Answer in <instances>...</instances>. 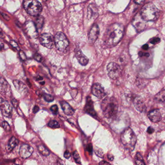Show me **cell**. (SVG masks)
<instances>
[{
    "instance_id": "obj_43",
    "label": "cell",
    "mask_w": 165,
    "mask_h": 165,
    "mask_svg": "<svg viewBox=\"0 0 165 165\" xmlns=\"http://www.w3.org/2000/svg\"><path fill=\"white\" fill-rule=\"evenodd\" d=\"M10 43H11V45L14 48H18V46L17 45L16 42H15L14 41H11Z\"/></svg>"
},
{
    "instance_id": "obj_45",
    "label": "cell",
    "mask_w": 165,
    "mask_h": 165,
    "mask_svg": "<svg viewBox=\"0 0 165 165\" xmlns=\"http://www.w3.org/2000/svg\"><path fill=\"white\" fill-rule=\"evenodd\" d=\"M107 157H108L109 159L110 160V161H112L113 159H114V157H113V155H111V154H109Z\"/></svg>"
},
{
    "instance_id": "obj_41",
    "label": "cell",
    "mask_w": 165,
    "mask_h": 165,
    "mask_svg": "<svg viewBox=\"0 0 165 165\" xmlns=\"http://www.w3.org/2000/svg\"><path fill=\"white\" fill-rule=\"evenodd\" d=\"M39 110V107L37 106H35L34 107V109H33V112L34 113H36Z\"/></svg>"
},
{
    "instance_id": "obj_23",
    "label": "cell",
    "mask_w": 165,
    "mask_h": 165,
    "mask_svg": "<svg viewBox=\"0 0 165 165\" xmlns=\"http://www.w3.org/2000/svg\"><path fill=\"white\" fill-rule=\"evenodd\" d=\"M37 148H38V151L40 154L43 156L47 157L50 154V152L44 145H40L38 146Z\"/></svg>"
},
{
    "instance_id": "obj_24",
    "label": "cell",
    "mask_w": 165,
    "mask_h": 165,
    "mask_svg": "<svg viewBox=\"0 0 165 165\" xmlns=\"http://www.w3.org/2000/svg\"><path fill=\"white\" fill-rule=\"evenodd\" d=\"M135 161L136 164L137 165H145V164L144 162L143 156L140 152H137L135 157Z\"/></svg>"
},
{
    "instance_id": "obj_32",
    "label": "cell",
    "mask_w": 165,
    "mask_h": 165,
    "mask_svg": "<svg viewBox=\"0 0 165 165\" xmlns=\"http://www.w3.org/2000/svg\"><path fill=\"white\" fill-rule=\"evenodd\" d=\"M50 110L53 114H57L58 112V106H57L56 105H54L51 106Z\"/></svg>"
},
{
    "instance_id": "obj_22",
    "label": "cell",
    "mask_w": 165,
    "mask_h": 165,
    "mask_svg": "<svg viewBox=\"0 0 165 165\" xmlns=\"http://www.w3.org/2000/svg\"><path fill=\"white\" fill-rule=\"evenodd\" d=\"M18 143H19V140L15 137H12L9 140L8 146L9 148L12 150L15 147H16L18 145Z\"/></svg>"
},
{
    "instance_id": "obj_33",
    "label": "cell",
    "mask_w": 165,
    "mask_h": 165,
    "mask_svg": "<svg viewBox=\"0 0 165 165\" xmlns=\"http://www.w3.org/2000/svg\"><path fill=\"white\" fill-rule=\"evenodd\" d=\"M19 55H20V58L22 61H25L26 59L25 54L24 53V52H23L22 51H20Z\"/></svg>"
},
{
    "instance_id": "obj_28",
    "label": "cell",
    "mask_w": 165,
    "mask_h": 165,
    "mask_svg": "<svg viewBox=\"0 0 165 165\" xmlns=\"http://www.w3.org/2000/svg\"><path fill=\"white\" fill-rule=\"evenodd\" d=\"M43 97L44 98V100L47 102H51L53 101L54 99L53 96H52V95L48 93H44L43 95Z\"/></svg>"
},
{
    "instance_id": "obj_7",
    "label": "cell",
    "mask_w": 165,
    "mask_h": 165,
    "mask_svg": "<svg viewBox=\"0 0 165 165\" xmlns=\"http://www.w3.org/2000/svg\"><path fill=\"white\" fill-rule=\"evenodd\" d=\"M107 70L109 77L113 80L117 79L121 75V67L115 62H110L107 65Z\"/></svg>"
},
{
    "instance_id": "obj_29",
    "label": "cell",
    "mask_w": 165,
    "mask_h": 165,
    "mask_svg": "<svg viewBox=\"0 0 165 165\" xmlns=\"http://www.w3.org/2000/svg\"><path fill=\"white\" fill-rule=\"evenodd\" d=\"M73 157L74 159L76 161L77 163L79 164H81V159L79 156V154L78 153V152L77 151H75L73 152Z\"/></svg>"
},
{
    "instance_id": "obj_44",
    "label": "cell",
    "mask_w": 165,
    "mask_h": 165,
    "mask_svg": "<svg viewBox=\"0 0 165 165\" xmlns=\"http://www.w3.org/2000/svg\"><path fill=\"white\" fill-rule=\"evenodd\" d=\"M2 15H3V17L7 20L10 19V18L8 17V16H7V15L5 14H2Z\"/></svg>"
},
{
    "instance_id": "obj_18",
    "label": "cell",
    "mask_w": 165,
    "mask_h": 165,
    "mask_svg": "<svg viewBox=\"0 0 165 165\" xmlns=\"http://www.w3.org/2000/svg\"><path fill=\"white\" fill-rule=\"evenodd\" d=\"M0 92L2 95H8L9 93H11L10 85L3 77H1L0 79Z\"/></svg>"
},
{
    "instance_id": "obj_12",
    "label": "cell",
    "mask_w": 165,
    "mask_h": 165,
    "mask_svg": "<svg viewBox=\"0 0 165 165\" xmlns=\"http://www.w3.org/2000/svg\"><path fill=\"white\" fill-rule=\"evenodd\" d=\"M34 152L33 147L28 144H24L20 146L19 151V154L21 158L26 159L32 155Z\"/></svg>"
},
{
    "instance_id": "obj_4",
    "label": "cell",
    "mask_w": 165,
    "mask_h": 165,
    "mask_svg": "<svg viewBox=\"0 0 165 165\" xmlns=\"http://www.w3.org/2000/svg\"><path fill=\"white\" fill-rule=\"evenodd\" d=\"M159 10L152 3H147L141 9L140 14L146 21H154L159 16Z\"/></svg>"
},
{
    "instance_id": "obj_25",
    "label": "cell",
    "mask_w": 165,
    "mask_h": 165,
    "mask_svg": "<svg viewBox=\"0 0 165 165\" xmlns=\"http://www.w3.org/2000/svg\"><path fill=\"white\" fill-rule=\"evenodd\" d=\"M94 6L93 4H90L88 8V17L89 19H91L93 17L95 16V12Z\"/></svg>"
},
{
    "instance_id": "obj_42",
    "label": "cell",
    "mask_w": 165,
    "mask_h": 165,
    "mask_svg": "<svg viewBox=\"0 0 165 165\" xmlns=\"http://www.w3.org/2000/svg\"><path fill=\"white\" fill-rule=\"evenodd\" d=\"M154 132V129L152 127H149L148 129H147V132H148V133H149V134H152V133Z\"/></svg>"
},
{
    "instance_id": "obj_26",
    "label": "cell",
    "mask_w": 165,
    "mask_h": 165,
    "mask_svg": "<svg viewBox=\"0 0 165 165\" xmlns=\"http://www.w3.org/2000/svg\"><path fill=\"white\" fill-rule=\"evenodd\" d=\"M44 18L42 16L38 17L35 21V26L37 28L41 29L44 24Z\"/></svg>"
},
{
    "instance_id": "obj_5",
    "label": "cell",
    "mask_w": 165,
    "mask_h": 165,
    "mask_svg": "<svg viewBox=\"0 0 165 165\" xmlns=\"http://www.w3.org/2000/svg\"><path fill=\"white\" fill-rule=\"evenodd\" d=\"M23 6L26 11L31 16H38L42 10L41 3L37 0H24Z\"/></svg>"
},
{
    "instance_id": "obj_16",
    "label": "cell",
    "mask_w": 165,
    "mask_h": 165,
    "mask_svg": "<svg viewBox=\"0 0 165 165\" xmlns=\"http://www.w3.org/2000/svg\"><path fill=\"white\" fill-rule=\"evenodd\" d=\"M13 84L18 91L22 95H26L28 92L27 86L24 83L18 80H14Z\"/></svg>"
},
{
    "instance_id": "obj_39",
    "label": "cell",
    "mask_w": 165,
    "mask_h": 165,
    "mask_svg": "<svg viewBox=\"0 0 165 165\" xmlns=\"http://www.w3.org/2000/svg\"><path fill=\"white\" fill-rule=\"evenodd\" d=\"M138 55L140 57L143 56H146L148 57L149 56V54L148 53H143V52H140L139 53H138Z\"/></svg>"
},
{
    "instance_id": "obj_40",
    "label": "cell",
    "mask_w": 165,
    "mask_h": 165,
    "mask_svg": "<svg viewBox=\"0 0 165 165\" xmlns=\"http://www.w3.org/2000/svg\"><path fill=\"white\" fill-rule=\"evenodd\" d=\"M145 0H134L135 3L138 4H142L144 3Z\"/></svg>"
},
{
    "instance_id": "obj_46",
    "label": "cell",
    "mask_w": 165,
    "mask_h": 165,
    "mask_svg": "<svg viewBox=\"0 0 165 165\" xmlns=\"http://www.w3.org/2000/svg\"><path fill=\"white\" fill-rule=\"evenodd\" d=\"M143 48L144 50H147L149 48V46L147 44H145L143 46Z\"/></svg>"
},
{
    "instance_id": "obj_35",
    "label": "cell",
    "mask_w": 165,
    "mask_h": 165,
    "mask_svg": "<svg viewBox=\"0 0 165 165\" xmlns=\"http://www.w3.org/2000/svg\"><path fill=\"white\" fill-rule=\"evenodd\" d=\"M86 149H87L88 152L91 154H92V152H93V146H92V144L90 143V144H88L87 146Z\"/></svg>"
},
{
    "instance_id": "obj_15",
    "label": "cell",
    "mask_w": 165,
    "mask_h": 165,
    "mask_svg": "<svg viewBox=\"0 0 165 165\" xmlns=\"http://www.w3.org/2000/svg\"><path fill=\"white\" fill-rule=\"evenodd\" d=\"M75 56L79 64L82 65H86L89 62V59L84 54L82 53L81 50L77 48L75 51Z\"/></svg>"
},
{
    "instance_id": "obj_47",
    "label": "cell",
    "mask_w": 165,
    "mask_h": 165,
    "mask_svg": "<svg viewBox=\"0 0 165 165\" xmlns=\"http://www.w3.org/2000/svg\"><path fill=\"white\" fill-rule=\"evenodd\" d=\"M99 164H100V165H105V164H106V165L109 164V165H110V164L109 163L107 162L106 161H102V162H101L99 163Z\"/></svg>"
},
{
    "instance_id": "obj_37",
    "label": "cell",
    "mask_w": 165,
    "mask_h": 165,
    "mask_svg": "<svg viewBox=\"0 0 165 165\" xmlns=\"http://www.w3.org/2000/svg\"><path fill=\"white\" fill-rule=\"evenodd\" d=\"M12 104L13 105V106L15 108H17L18 106V102L17 101V100L15 99V98H13L11 100Z\"/></svg>"
},
{
    "instance_id": "obj_6",
    "label": "cell",
    "mask_w": 165,
    "mask_h": 165,
    "mask_svg": "<svg viewBox=\"0 0 165 165\" xmlns=\"http://www.w3.org/2000/svg\"><path fill=\"white\" fill-rule=\"evenodd\" d=\"M54 42L57 49L62 52L66 51L69 47V41L62 32L57 33L54 37Z\"/></svg>"
},
{
    "instance_id": "obj_3",
    "label": "cell",
    "mask_w": 165,
    "mask_h": 165,
    "mask_svg": "<svg viewBox=\"0 0 165 165\" xmlns=\"http://www.w3.org/2000/svg\"><path fill=\"white\" fill-rule=\"evenodd\" d=\"M121 143L125 148L129 151H133L137 143V136L130 128H126L121 136Z\"/></svg>"
},
{
    "instance_id": "obj_9",
    "label": "cell",
    "mask_w": 165,
    "mask_h": 165,
    "mask_svg": "<svg viewBox=\"0 0 165 165\" xmlns=\"http://www.w3.org/2000/svg\"><path fill=\"white\" fill-rule=\"evenodd\" d=\"M40 42L42 45L47 48H52L55 44L54 38L50 33H44L40 37Z\"/></svg>"
},
{
    "instance_id": "obj_1",
    "label": "cell",
    "mask_w": 165,
    "mask_h": 165,
    "mask_svg": "<svg viewBox=\"0 0 165 165\" xmlns=\"http://www.w3.org/2000/svg\"><path fill=\"white\" fill-rule=\"evenodd\" d=\"M124 28L121 24L114 23L110 26L103 37L105 44L109 47L117 45L123 38Z\"/></svg>"
},
{
    "instance_id": "obj_13",
    "label": "cell",
    "mask_w": 165,
    "mask_h": 165,
    "mask_svg": "<svg viewBox=\"0 0 165 165\" xmlns=\"http://www.w3.org/2000/svg\"><path fill=\"white\" fill-rule=\"evenodd\" d=\"M99 34V28L98 25L95 24L91 29L88 37V41L90 43H94L98 39Z\"/></svg>"
},
{
    "instance_id": "obj_11",
    "label": "cell",
    "mask_w": 165,
    "mask_h": 165,
    "mask_svg": "<svg viewBox=\"0 0 165 165\" xmlns=\"http://www.w3.org/2000/svg\"><path fill=\"white\" fill-rule=\"evenodd\" d=\"M92 93L95 96L102 99L106 95L104 88L98 83H95L92 87Z\"/></svg>"
},
{
    "instance_id": "obj_34",
    "label": "cell",
    "mask_w": 165,
    "mask_h": 165,
    "mask_svg": "<svg viewBox=\"0 0 165 165\" xmlns=\"http://www.w3.org/2000/svg\"><path fill=\"white\" fill-rule=\"evenodd\" d=\"M160 42V39L159 38H152V39L151 40V41H150L151 44H156L157 43H158Z\"/></svg>"
},
{
    "instance_id": "obj_19",
    "label": "cell",
    "mask_w": 165,
    "mask_h": 165,
    "mask_svg": "<svg viewBox=\"0 0 165 165\" xmlns=\"http://www.w3.org/2000/svg\"><path fill=\"white\" fill-rule=\"evenodd\" d=\"M93 102L91 100L90 97H88L86 101V104L85 107V112L92 116H95L96 115V112H95L93 107Z\"/></svg>"
},
{
    "instance_id": "obj_8",
    "label": "cell",
    "mask_w": 165,
    "mask_h": 165,
    "mask_svg": "<svg viewBox=\"0 0 165 165\" xmlns=\"http://www.w3.org/2000/svg\"><path fill=\"white\" fill-rule=\"evenodd\" d=\"M132 24L137 32H141L144 31L147 26V21L143 18L140 13L137 14L134 17Z\"/></svg>"
},
{
    "instance_id": "obj_48",
    "label": "cell",
    "mask_w": 165,
    "mask_h": 165,
    "mask_svg": "<svg viewBox=\"0 0 165 165\" xmlns=\"http://www.w3.org/2000/svg\"><path fill=\"white\" fill-rule=\"evenodd\" d=\"M37 80H42L43 78L41 77V76H38L37 78Z\"/></svg>"
},
{
    "instance_id": "obj_17",
    "label": "cell",
    "mask_w": 165,
    "mask_h": 165,
    "mask_svg": "<svg viewBox=\"0 0 165 165\" xmlns=\"http://www.w3.org/2000/svg\"><path fill=\"white\" fill-rule=\"evenodd\" d=\"M133 102L136 109L139 112H143L146 110V107L145 104L142 98L140 96H137L134 99Z\"/></svg>"
},
{
    "instance_id": "obj_30",
    "label": "cell",
    "mask_w": 165,
    "mask_h": 165,
    "mask_svg": "<svg viewBox=\"0 0 165 165\" xmlns=\"http://www.w3.org/2000/svg\"><path fill=\"white\" fill-rule=\"evenodd\" d=\"M1 126L3 127V128L6 131H10L11 128L9 124L8 123H7L6 121H3L1 123Z\"/></svg>"
},
{
    "instance_id": "obj_14",
    "label": "cell",
    "mask_w": 165,
    "mask_h": 165,
    "mask_svg": "<svg viewBox=\"0 0 165 165\" xmlns=\"http://www.w3.org/2000/svg\"><path fill=\"white\" fill-rule=\"evenodd\" d=\"M148 116L151 121L153 123H159L162 119L161 113L158 109H154V110H151V112H149Z\"/></svg>"
},
{
    "instance_id": "obj_38",
    "label": "cell",
    "mask_w": 165,
    "mask_h": 165,
    "mask_svg": "<svg viewBox=\"0 0 165 165\" xmlns=\"http://www.w3.org/2000/svg\"><path fill=\"white\" fill-rule=\"evenodd\" d=\"M64 157L66 159H69L71 157V154L68 150L65 151V152L64 153Z\"/></svg>"
},
{
    "instance_id": "obj_20",
    "label": "cell",
    "mask_w": 165,
    "mask_h": 165,
    "mask_svg": "<svg viewBox=\"0 0 165 165\" xmlns=\"http://www.w3.org/2000/svg\"><path fill=\"white\" fill-rule=\"evenodd\" d=\"M60 103L62 109L65 114L68 116H72L74 114L75 110L72 108V107L67 102L65 101H60Z\"/></svg>"
},
{
    "instance_id": "obj_21",
    "label": "cell",
    "mask_w": 165,
    "mask_h": 165,
    "mask_svg": "<svg viewBox=\"0 0 165 165\" xmlns=\"http://www.w3.org/2000/svg\"><path fill=\"white\" fill-rule=\"evenodd\" d=\"M155 101L158 103H165V90H162L155 95Z\"/></svg>"
},
{
    "instance_id": "obj_10",
    "label": "cell",
    "mask_w": 165,
    "mask_h": 165,
    "mask_svg": "<svg viewBox=\"0 0 165 165\" xmlns=\"http://www.w3.org/2000/svg\"><path fill=\"white\" fill-rule=\"evenodd\" d=\"M1 111L4 116L7 118H11L12 114V108L8 102L1 99Z\"/></svg>"
},
{
    "instance_id": "obj_27",
    "label": "cell",
    "mask_w": 165,
    "mask_h": 165,
    "mask_svg": "<svg viewBox=\"0 0 165 165\" xmlns=\"http://www.w3.org/2000/svg\"><path fill=\"white\" fill-rule=\"evenodd\" d=\"M48 126L51 128H58L60 127L59 124L56 120H51L48 123Z\"/></svg>"
},
{
    "instance_id": "obj_31",
    "label": "cell",
    "mask_w": 165,
    "mask_h": 165,
    "mask_svg": "<svg viewBox=\"0 0 165 165\" xmlns=\"http://www.w3.org/2000/svg\"><path fill=\"white\" fill-rule=\"evenodd\" d=\"M95 152L96 154V155H98V157L102 158L104 156V152L101 149L98 148V147H95Z\"/></svg>"
},
{
    "instance_id": "obj_36",
    "label": "cell",
    "mask_w": 165,
    "mask_h": 165,
    "mask_svg": "<svg viewBox=\"0 0 165 165\" xmlns=\"http://www.w3.org/2000/svg\"><path fill=\"white\" fill-rule=\"evenodd\" d=\"M34 59H35L37 61L39 62H40L42 59V57H41L39 54H38L37 53L35 54V55H34Z\"/></svg>"
},
{
    "instance_id": "obj_2",
    "label": "cell",
    "mask_w": 165,
    "mask_h": 165,
    "mask_svg": "<svg viewBox=\"0 0 165 165\" xmlns=\"http://www.w3.org/2000/svg\"><path fill=\"white\" fill-rule=\"evenodd\" d=\"M101 107L105 117L108 119L113 118L118 112V102L115 98L108 97L103 100Z\"/></svg>"
}]
</instances>
